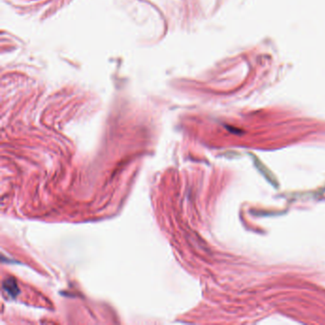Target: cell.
Masks as SVG:
<instances>
[{
    "label": "cell",
    "mask_w": 325,
    "mask_h": 325,
    "mask_svg": "<svg viewBox=\"0 0 325 325\" xmlns=\"http://www.w3.org/2000/svg\"><path fill=\"white\" fill-rule=\"evenodd\" d=\"M250 156L252 157L253 162H254L255 167L258 169V171L261 173L262 176L270 183L275 189H278V179L277 177L273 174V173L270 171L267 167L265 166L260 159H258V157H256L253 154H250Z\"/></svg>",
    "instance_id": "6da1fadb"
},
{
    "label": "cell",
    "mask_w": 325,
    "mask_h": 325,
    "mask_svg": "<svg viewBox=\"0 0 325 325\" xmlns=\"http://www.w3.org/2000/svg\"><path fill=\"white\" fill-rule=\"evenodd\" d=\"M2 286H3V290L11 298H16L19 294V289H18L17 282L15 278H6L3 281Z\"/></svg>",
    "instance_id": "7a4b0ae2"
}]
</instances>
